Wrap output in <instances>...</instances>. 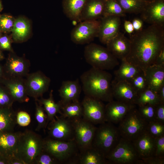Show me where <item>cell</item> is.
<instances>
[{
    "mask_svg": "<svg viewBox=\"0 0 164 164\" xmlns=\"http://www.w3.org/2000/svg\"><path fill=\"white\" fill-rule=\"evenodd\" d=\"M36 119L38 123L36 130L39 131L42 128H45L48 125L47 114L43 106L35 100Z\"/></svg>",
    "mask_w": 164,
    "mask_h": 164,
    "instance_id": "36",
    "label": "cell"
},
{
    "mask_svg": "<svg viewBox=\"0 0 164 164\" xmlns=\"http://www.w3.org/2000/svg\"><path fill=\"white\" fill-rule=\"evenodd\" d=\"M160 102L164 103V85H163L157 92Z\"/></svg>",
    "mask_w": 164,
    "mask_h": 164,
    "instance_id": "52",
    "label": "cell"
},
{
    "mask_svg": "<svg viewBox=\"0 0 164 164\" xmlns=\"http://www.w3.org/2000/svg\"><path fill=\"white\" fill-rule=\"evenodd\" d=\"M82 87L79 80L63 81L59 90L61 99L59 101L62 103L79 101L82 91Z\"/></svg>",
    "mask_w": 164,
    "mask_h": 164,
    "instance_id": "23",
    "label": "cell"
},
{
    "mask_svg": "<svg viewBox=\"0 0 164 164\" xmlns=\"http://www.w3.org/2000/svg\"><path fill=\"white\" fill-rule=\"evenodd\" d=\"M121 17L111 15L103 16L100 20L98 37L101 42L106 44L119 32Z\"/></svg>",
    "mask_w": 164,
    "mask_h": 164,
    "instance_id": "15",
    "label": "cell"
},
{
    "mask_svg": "<svg viewBox=\"0 0 164 164\" xmlns=\"http://www.w3.org/2000/svg\"><path fill=\"white\" fill-rule=\"evenodd\" d=\"M80 79L85 95L108 102L113 100L112 75L108 72L92 67L81 74Z\"/></svg>",
    "mask_w": 164,
    "mask_h": 164,
    "instance_id": "2",
    "label": "cell"
},
{
    "mask_svg": "<svg viewBox=\"0 0 164 164\" xmlns=\"http://www.w3.org/2000/svg\"><path fill=\"white\" fill-rule=\"evenodd\" d=\"M121 137L118 127L113 124L105 122L97 127L92 147L106 158L116 145Z\"/></svg>",
    "mask_w": 164,
    "mask_h": 164,
    "instance_id": "5",
    "label": "cell"
},
{
    "mask_svg": "<svg viewBox=\"0 0 164 164\" xmlns=\"http://www.w3.org/2000/svg\"><path fill=\"white\" fill-rule=\"evenodd\" d=\"M136 107L135 104L113 100L105 105L106 122L112 124H118L132 109Z\"/></svg>",
    "mask_w": 164,
    "mask_h": 164,
    "instance_id": "17",
    "label": "cell"
},
{
    "mask_svg": "<svg viewBox=\"0 0 164 164\" xmlns=\"http://www.w3.org/2000/svg\"><path fill=\"white\" fill-rule=\"evenodd\" d=\"M114 15L124 17L126 13L116 0H106L103 16Z\"/></svg>",
    "mask_w": 164,
    "mask_h": 164,
    "instance_id": "35",
    "label": "cell"
},
{
    "mask_svg": "<svg viewBox=\"0 0 164 164\" xmlns=\"http://www.w3.org/2000/svg\"><path fill=\"white\" fill-rule=\"evenodd\" d=\"M84 56L92 67L98 69L112 70L119 64L118 59L107 48L94 43H89L85 47Z\"/></svg>",
    "mask_w": 164,
    "mask_h": 164,
    "instance_id": "6",
    "label": "cell"
},
{
    "mask_svg": "<svg viewBox=\"0 0 164 164\" xmlns=\"http://www.w3.org/2000/svg\"><path fill=\"white\" fill-rule=\"evenodd\" d=\"M146 132L156 139L164 135V124L155 121L150 122L148 124Z\"/></svg>",
    "mask_w": 164,
    "mask_h": 164,
    "instance_id": "40",
    "label": "cell"
},
{
    "mask_svg": "<svg viewBox=\"0 0 164 164\" xmlns=\"http://www.w3.org/2000/svg\"><path fill=\"white\" fill-rule=\"evenodd\" d=\"M145 74L148 88L157 92L164 85V66L152 65L145 70Z\"/></svg>",
    "mask_w": 164,
    "mask_h": 164,
    "instance_id": "25",
    "label": "cell"
},
{
    "mask_svg": "<svg viewBox=\"0 0 164 164\" xmlns=\"http://www.w3.org/2000/svg\"><path fill=\"white\" fill-rule=\"evenodd\" d=\"M16 123L22 127H25L29 125L31 122V118L29 114L27 112L20 111L16 115Z\"/></svg>",
    "mask_w": 164,
    "mask_h": 164,
    "instance_id": "43",
    "label": "cell"
},
{
    "mask_svg": "<svg viewBox=\"0 0 164 164\" xmlns=\"http://www.w3.org/2000/svg\"><path fill=\"white\" fill-rule=\"evenodd\" d=\"M12 40L8 36H0V48L2 50L13 52L12 47Z\"/></svg>",
    "mask_w": 164,
    "mask_h": 164,
    "instance_id": "46",
    "label": "cell"
},
{
    "mask_svg": "<svg viewBox=\"0 0 164 164\" xmlns=\"http://www.w3.org/2000/svg\"><path fill=\"white\" fill-rule=\"evenodd\" d=\"M1 31H0V36H1Z\"/></svg>",
    "mask_w": 164,
    "mask_h": 164,
    "instance_id": "58",
    "label": "cell"
},
{
    "mask_svg": "<svg viewBox=\"0 0 164 164\" xmlns=\"http://www.w3.org/2000/svg\"><path fill=\"white\" fill-rule=\"evenodd\" d=\"M4 67L0 64V81L5 77Z\"/></svg>",
    "mask_w": 164,
    "mask_h": 164,
    "instance_id": "54",
    "label": "cell"
},
{
    "mask_svg": "<svg viewBox=\"0 0 164 164\" xmlns=\"http://www.w3.org/2000/svg\"><path fill=\"white\" fill-rule=\"evenodd\" d=\"M35 100L43 106L47 115L48 124L55 119L57 113L60 114V104L59 102H55L52 90L50 91L48 98H44L42 97Z\"/></svg>",
    "mask_w": 164,
    "mask_h": 164,
    "instance_id": "31",
    "label": "cell"
},
{
    "mask_svg": "<svg viewBox=\"0 0 164 164\" xmlns=\"http://www.w3.org/2000/svg\"><path fill=\"white\" fill-rule=\"evenodd\" d=\"M43 140L40 135L32 131L21 132L15 156L25 164H33L43 150Z\"/></svg>",
    "mask_w": 164,
    "mask_h": 164,
    "instance_id": "3",
    "label": "cell"
},
{
    "mask_svg": "<svg viewBox=\"0 0 164 164\" xmlns=\"http://www.w3.org/2000/svg\"><path fill=\"white\" fill-rule=\"evenodd\" d=\"M164 157L153 156L139 159L137 164H164Z\"/></svg>",
    "mask_w": 164,
    "mask_h": 164,
    "instance_id": "44",
    "label": "cell"
},
{
    "mask_svg": "<svg viewBox=\"0 0 164 164\" xmlns=\"http://www.w3.org/2000/svg\"><path fill=\"white\" fill-rule=\"evenodd\" d=\"M124 27L125 32L130 34V36L134 31V28L131 21L128 20H125L124 23Z\"/></svg>",
    "mask_w": 164,
    "mask_h": 164,
    "instance_id": "50",
    "label": "cell"
},
{
    "mask_svg": "<svg viewBox=\"0 0 164 164\" xmlns=\"http://www.w3.org/2000/svg\"><path fill=\"white\" fill-rule=\"evenodd\" d=\"M43 149L60 163L76 164L79 150L75 140L63 141L49 137L43 139Z\"/></svg>",
    "mask_w": 164,
    "mask_h": 164,
    "instance_id": "4",
    "label": "cell"
},
{
    "mask_svg": "<svg viewBox=\"0 0 164 164\" xmlns=\"http://www.w3.org/2000/svg\"><path fill=\"white\" fill-rule=\"evenodd\" d=\"M155 156L164 157V135L155 139Z\"/></svg>",
    "mask_w": 164,
    "mask_h": 164,
    "instance_id": "45",
    "label": "cell"
},
{
    "mask_svg": "<svg viewBox=\"0 0 164 164\" xmlns=\"http://www.w3.org/2000/svg\"><path fill=\"white\" fill-rule=\"evenodd\" d=\"M30 30V23L27 20L22 17L15 19L12 31V40L16 42L23 41L29 35Z\"/></svg>",
    "mask_w": 164,
    "mask_h": 164,
    "instance_id": "30",
    "label": "cell"
},
{
    "mask_svg": "<svg viewBox=\"0 0 164 164\" xmlns=\"http://www.w3.org/2000/svg\"><path fill=\"white\" fill-rule=\"evenodd\" d=\"M55 117L56 118L50 121L47 126L49 137L66 141L74 140L72 121L61 115Z\"/></svg>",
    "mask_w": 164,
    "mask_h": 164,
    "instance_id": "11",
    "label": "cell"
},
{
    "mask_svg": "<svg viewBox=\"0 0 164 164\" xmlns=\"http://www.w3.org/2000/svg\"><path fill=\"white\" fill-rule=\"evenodd\" d=\"M21 132L0 133V154L9 159L15 156Z\"/></svg>",
    "mask_w": 164,
    "mask_h": 164,
    "instance_id": "22",
    "label": "cell"
},
{
    "mask_svg": "<svg viewBox=\"0 0 164 164\" xmlns=\"http://www.w3.org/2000/svg\"><path fill=\"white\" fill-rule=\"evenodd\" d=\"M14 101L8 90L0 82V108H12Z\"/></svg>",
    "mask_w": 164,
    "mask_h": 164,
    "instance_id": "39",
    "label": "cell"
},
{
    "mask_svg": "<svg viewBox=\"0 0 164 164\" xmlns=\"http://www.w3.org/2000/svg\"><path fill=\"white\" fill-rule=\"evenodd\" d=\"M15 19L11 15H0V31L7 33L12 32Z\"/></svg>",
    "mask_w": 164,
    "mask_h": 164,
    "instance_id": "41",
    "label": "cell"
},
{
    "mask_svg": "<svg viewBox=\"0 0 164 164\" xmlns=\"http://www.w3.org/2000/svg\"><path fill=\"white\" fill-rule=\"evenodd\" d=\"M155 121L164 124V103H159L156 105Z\"/></svg>",
    "mask_w": 164,
    "mask_h": 164,
    "instance_id": "47",
    "label": "cell"
},
{
    "mask_svg": "<svg viewBox=\"0 0 164 164\" xmlns=\"http://www.w3.org/2000/svg\"><path fill=\"white\" fill-rule=\"evenodd\" d=\"M128 82L138 94L148 88L143 72L138 74Z\"/></svg>",
    "mask_w": 164,
    "mask_h": 164,
    "instance_id": "37",
    "label": "cell"
},
{
    "mask_svg": "<svg viewBox=\"0 0 164 164\" xmlns=\"http://www.w3.org/2000/svg\"><path fill=\"white\" fill-rule=\"evenodd\" d=\"M25 81L28 95L36 100L42 97L48 90L51 80L42 72L38 71L29 73Z\"/></svg>",
    "mask_w": 164,
    "mask_h": 164,
    "instance_id": "12",
    "label": "cell"
},
{
    "mask_svg": "<svg viewBox=\"0 0 164 164\" xmlns=\"http://www.w3.org/2000/svg\"><path fill=\"white\" fill-rule=\"evenodd\" d=\"M143 72L138 67L128 62L125 59L121 60L119 68L114 72L115 79L129 81L140 73Z\"/></svg>",
    "mask_w": 164,
    "mask_h": 164,
    "instance_id": "28",
    "label": "cell"
},
{
    "mask_svg": "<svg viewBox=\"0 0 164 164\" xmlns=\"http://www.w3.org/2000/svg\"><path fill=\"white\" fill-rule=\"evenodd\" d=\"M72 121L74 140L79 152L92 146L97 127L83 117Z\"/></svg>",
    "mask_w": 164,
    "mask_h": 164,
    "instance_id": "9",
    "label": "cell"
},
{
    "mask_svg": "<svg viewBox=\"0 0 164 164\" xmlns=\"http://www.w3.org/2000/svg\"><path fill=\"white\" fill-rule=\"evenodd\" d=\"M111 86L113 98L117 101L136 105L138 94L128 81L114 79L112 80Z\"/></svg>",
    "mask_w": 164,
    "mask_h": 164,
    "instance_id": "19",
    "label": "cell"
},
{
    "mask_svg": "<svg viewBox=\"0 0 164 164\" xmlns=\"http://www.w3.org/2000/svg\"><path fill=\"white\" fill-rule=\"evenodd\" d=\"M138 107L140 114L148 123L155 121L156 105L146 104Z\"/></svg>",
    "mask_w": 164,
    "mask_h": 164,
    "instance_id": "38",
    "label": "cell"
},
{
    "mask_svg": "<svg viewBox=\"0 0 164 164\" xmlns=\"http://www.w3.org/2000/svg\"><path fill=\"white\" fill-rule=\"evenodd\" d=\"M130 49L125 59L144 73L154 64L156 59L164 48V26L151 25L132 35Z\"/></svg>",
    "mask_w": 164,
    "mask_h": 164,
    "instance_id": "1",
    "label": "cell"
},
{
    "mask_svg": "<svg viewBox=\"0 0 164 164\" xmlns=\"http://www.w3.org/2000/svg\"><path fill=\"white\" fill-rule=\"evenodd\" d=\"M87 0H63L62 7L64 13L69 19L80 22L81 14Z\"/></svg>",
    "mask_w": 164,
    "mask_h": 164,
    "instance_id": "26",
    "label": "cell"
},
{
    "mask_svg": "<svg viewBox=\"0 0 164 164\" xmlns=\"http://www.w3.org/2000/svg\"><path fill=\"white\" fill-rule=\"evenodd\" d=\"M134 31L138 32L143 29V21L141 19L135 18L132 21Z\"/></svg>",
    "mask_w": 164,
    "mask_h": 164,
    "instance_id": "48",
    "label": "cell"
},
{
    "mask_svg": "<svg viewBox=\"0 0 164 164\" xmlns=\"http://www.w3.org/2000/svg\"><path fill=\"white\" fill-rule=\"evenodd\" d=\"M60 162L43 149L35 159L33 164H56Z\"/></svg>",
    "mask_w": 164,
    "mask_h": 164,
    "instance_id": "42",
    "label": "cell"
},
{
    "mask_svg": "<svg viewBox=\"0 0 164 164\" xmlns=\"http://www.w3.org/2000/svg\"><path fill=\"white\" fill-rule=\"evenodd\" d=\"M109 163L106 158L91 146L79 152L76 164H105Z\"/></svg>",
    "mask_w": 164,
    "mask_h": 164,
    "instance_id": "27",
    "label": "cell"
},
{
    "mask_svg": "<svg viewBox=\"0 0 164 164\" xmlns=\"http://www.w3.org/2000/svg\"><path fill=\"white\" fill-rule=\"evenodd\" d=\"M16 115L12 108H0V133L13 131L16 123Z\"/></svg>",
    "mask_w": 164,
    "mask_h": 164,
    "instance_id": "32",
    "label": "cell"
},
{
    "mask_svg": "<svg viewBox=\"0 0 164 164\" xmlns=\"http://www.w3.org/2000/svg\"><path fill=\"white\" fill-rule=\"evenodd\" d=\"M126 13H141L147 3L141 0H116Z\"/></svg>",
    "mask_w": 164,
    "mask_h": 164,
    "instance_id": "33",
    "label": "cell"
},
{
    "mask_svg": "<svg viewBox=\"0 0 164 164\" xmlns=\"http://www.w3.org/2000/svg\"><path fill=\"white\" fill-rule=\"evenodd\" d=\"M11 52L3 66L6 76L26 77L29 73V62L23 57L17 56L13 52Z\"/></svg>",
    "mask_w": 164,
    "mask_h": 164,
    "instance_id": "14",
    "label": "cell"
},
{
    "mask_svg": "<svg viewBox=\"0 0 164 164\" xmlns=\"http://www.w3.org/2000/svg\"><path fill=\"white\" fill-rule=\"evenodd\" d=\"M9 164H25L21 159L14 156L9 159Z\"/></svg>",
    "mask_w": 164,
    "mask_h": 164,
    "instance_id": "51",
    "label": "cell"
},
{
    "mask_svg": "<svg viewBox=\"0 0 164 164\" xmlns=\"http://www.w3.org/2000/svg\"><path fill=\"white\" fill-rule=\"evenodd\" d=\"M132 142L140 159L155 156V139L146 131Z\"/></svg>",
    "mask_w": 164,
    "mask_h": 164,
    "instance_id": "20",
    "label": "cell"
},
{
    "mask_svg": "<svg viewBox=\"0 0 164 164\" xmlns=\"http://www.w3.org/2000/svg\"><path fill=\"white\" fill-rule=\"evenodd\" d=\"M60 105L61 115L72 121L83 117V108L79 101L62 103L58 102Z\"/></svg>",
    "mask_w": 164,
    "mask_h": 164,
    "instance_id": "29",
    "label": "cell"
},
{
    "mask_svg": "<svg viewBox=\"0 0 164 164\" xmlns=\"http://www.w3.org/2000/svg\"><path fill=\"white\" fill-rule=\"evenodd\" d=\"M154 64L164 66V48L158 55Z\"/></svg>",
    "mask_w": 164,
    "mask_h": 164,
    "instance_id": "49",
    "label": "cell"
},
{
    "mask_svg": "<svg viewBox=\"0 0 164 164\" xmlns=\"http://www.w3.org/2000/svg\"><path fill=\"white\" fill-rule=\"evenodd\" d=\"M141 14V19L151 25L164 26V0L148 2Z\"/></svg>",
    "mask_w": 164,
    "mask_h": 164,
    "instance_id": "16",
    "label": "cell"
},
{
    "mask_svg": "<svg viewBox=\"0 0 164 164\" xmlns=\"http://www.w3.org/2000/svg\"><path fill=\"white\" fill-rule=\"evenodd\" d=\"M0 164H9V159L0 154Z\"/></svg>",
    "mask_w": 164,
    "mask_h": 164,
    "instance_id": "53",
    "label": "cell"
},
{
    "mask_svg": "<svg viewBox=\"0 0 164 164\" xmlns=\"http://www.w3.org/2000/svg\"><path fill=\"white\" fill-rule=\"evenodd\" d=\"M81 103L84 118L94 125L106 122L105 105L102 101L85 95Z\"/></svg>",
    "mask_w": 164,
    "mask_h": 164,
    "instance_id": "13",
    "label": "cell"
},
{
    "mask_svg": "<svg viewBox=\"0 0 164 164\" xmlns=\"http://www.w3.org/2000/svg\"><path fill=\"white\" fill-rule=\"evenodd\" d=\"M106 158L116 164H137L140 159L132 142L122 137Z\"/></svg>",
    "mask_w": 164,
    "mask_h": 164,
    "instance_id": "8",
    "label": "cell"
},
{
    "mask_svg": "<svg viewBox=\"0 0 164 164\" xmlns=\"http://www.w3.org/2000/svg\"><path fill=\"white\" fill-rule=\"evenodd\" d=\"M146 2H150L153 0H141Z\"/></svg>",
    "mask_w": 164,
    "mask_h": 164,
    "instance_id": "57",
    "label": "cell"
},
{
    "mask_svg": "<svg viewBox=\"0 0 164 164\" xmlns=\"http://www.w3.org/2000/svg\"><path fill=\"white\" fill-rule=\"evenodd\" d=\"M0 82L6 87L15 101L24 103L29 101L24 78L5 76Z\"/></svg>",
    "mask_w": 164,
    "mask_h": 164,
    "instance_id": "18",
    "label": "cell"
},
{
    "mask_svg": "<svg viewBox=\"0 0 164 164\" xmlns=\"http://www.w3.org/2000/svg\"><path fill=\"white\" fill-rule=\"evenodd\" d=\"M106 1L87 0L81 14L80 22L101 19L103 16Z\"/></svg>",
    "mask_w": 164,
    "mask_h": 164,
    "instance_id": "24",
    "label": "cell"
},
{
    "mask_svg": "<svg viewBox=\"0 0 164 164\" xmlns=\"http://www.w3.org/2000/svg\"><path fill=\"white\" fill-rule=\"evenodd\" d=\"M160 103L157 92L148 88L138 94L135 104L140 106L146 104L156 105Z\"/></svg>",
    "mask_w": 164,
    "mask_h": 164,
    "instance_id": "34",
    "label": "cell"
},
{
    "mask_svg": "<svg viewBox=\"0 0 164 164\" xmlns=\"http://www.w3.org/2000/svg\"><path fill=\"white\" fill-rule=\"evenodd\" d=\"M4 58V56L1 52L0 50V61L3 60Z\"/></svg>",
    "mask_w": 164,
    "mask_h": 164,
    "instance_id": "55",
    "label": "cell"
},
{
    "mask_svg": "<svg viewBox=\"0 0 164 164\" xmlns=\"http://www.w3.org/2000/svg\"><path fill=\"white\" fill-rule=\"evenodd\" d=\"M100 22L99 19L80 22L71 32V41L77 44L89 43L98 36Z\"/></svg>",
    "mask_w": 164,
    "mask_h": 164,
    "instance_id": "10",
    "label": "cell"
},
{
    "mask_svg": "<svg viewBox=\"0 0 164 164\" xmlns=\"http://www.w3.org/2000/svg\"><path fill=\"white\" fill-rule=\"evenodd\" d=\"M3 9V7L2 2L0 0V12L2 11Z\"/></svg>",
    "mask_w": 164,
    "mask_h": 164,
    "instance_id": "56",
    "label": "cell"
},
{
    "mask_svg": "<svg viewBox=\"0 0 164 164\" xmlns=\"http://www.w3.org/2000/svg\"><path fill=\"white\" fill-rule=\"evenodd\" d=\"M118 124V128L121 137L133 142L146 131L148 123L142 117L136 107Z\"/></svg>",
    "mask_w": 164,
    "mask_h": 164,
    "instance_id": "7",
    "label": "cell"
},
{
    "mask_svg": "<svg viewBox=\"0 0 164 164\" xmlns=\"http://www.w3.org/2000/svg\"><path fill=\"white\" fill-rule=\"evenodd\" d=\"M107 48L117 59H125L130 49V39L119 32L106 44Z\"/></svg>",
    "mask_w": 164,
    "mask_h": 164,
    "instance_id": "21",
    "label": "cell"
}]
</instances>
